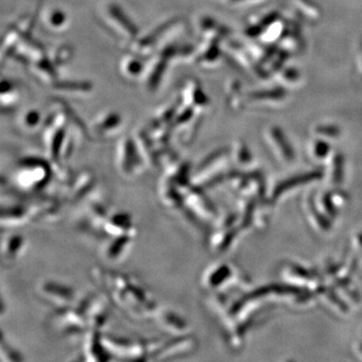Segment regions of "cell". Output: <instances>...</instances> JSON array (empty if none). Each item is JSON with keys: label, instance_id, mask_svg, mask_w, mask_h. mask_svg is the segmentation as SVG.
<instances>
[{"label": "cell", "instance_id": "8", "mask_svg": "<svg viewBox=\"0 0 362 362\" xmlns=\"http://www.w3.org/2000/svg\"><path fill=\"white\" fill-rule=\"evenodd\" d=\"M137 228L133 221L132 216L127 211H119L109 214L102 228V239L108 238L130 235L136 238Z\"/></svg>", "mask_w": 362, "mask_h": 362}, {"label": "cell", "instance_id": "7", "mask_svg": "<svg viewBox=\"0 0 362 362\" xmlns=\"http://www.w3.org/2000/svg\"><path fill=\"white\" fill-rule=\"evenodd\" d=\"M97 189V177L90 171L85 170L77 175L71 176L66 185V202L70 204H81L92 199L90 195Z\"/></svg>", "mask_w": 362, "mask_h": 362}, {"label": "cell", "instance_id": "3", "mask_svg": "<svg viewBox=\"0 0 362 362\" xmlns=\"http://www.w3.org/2000/svg\"><path fill=\"white\" fill-rule=\"evenodd\" d=\"M49 322L52 328L64 337H80L90 330L87 318L77 304L66 308L54 309Z\"/></svg>", "mask_w": 362, "mask_h": 362}, {"label": "cell", "instance_id": "4", "mask_svg": "<svg viewBox=\"0 0 362 362\" xmlns=\"http://www.w3.org/2000/svg\"><path fill=\"white\" fill-rule=\"evenodd\" d=\"M146 165V161L137 143L129 138H124L119 142L117 148V168L124 178H137L144 173Z\"/></svg>", "mask_w": 362, "mask_h": 362}, {"label": "cell", "instance_id": "12", "mask_svg": "<svg viewBox=\"0 0 362 362\" xmlns=\"http://www.w3.org/2000/svg\"><path fill=\"white\" fill-rule=\"evenodd\" d=\"M134 240L135 238L130 235L108 238L102 247L104 259L110 263L122 262L129 255L130 250L134 244Z\"/></svg>", "mask_w": 362, "mask_h": 362}, {"label": "cell", "instance_id": "15", "mask_svg": "<svg viewBox=\"0 0 362 362\" xmlns=\"http://www.w3.org/2000/svg\"><path fill=\"white\" fill-rule=\"evenodd\" d=\"M1 361L8 362H18L23 361V356L18 349H14L13 345L6 341V337H1Z\"/></svg>", "mask_w": 362, "mask_h": 362}, {"label": "cell", "instance_id": "11", "mask_svg": "<svg viewBox=\"0 0 362 362\" xmlns=\"http://www.w3.org/2000/svg\"><path fill=\"white\" fill-rule=\"evenodd\" d=\"M157 325L169 337H180L189 334V325L185 317L171 309L159 307L153 319Z\"/></svg>", "mask_w": 362, "mask_h": 362}, {"label": "cell", "instance_id": "1", "mask_svg": "<svg viewBox=\"0 0 362 362\" xmlns=\"http://www.w3.org/2000/svg\"><path fill=\"white\" fill-rule=\"evenodd\" d=\"M92 277L112 303L130 319L142 321L156 317L158 304L135 278L100 268L92 271Z\"/></svg>", "mask_w": 362, "mask_h": 362}, {"label": "cell", "instance_id": "14", "mask_svg": "<svg viewBox=\"0 0 362 362\" xmlns=\"http://www.w3.org/2000/svg\"><path fill=\"white\" fill-rule=\"evenodd\" d=\"M287 99V95L283 90H257L250 95V102L258 103L263 106H281Z\"/></svg>", "mask_w": 362, "mask_h": 362}, {"label": "cell", "instance_id": "5", "mask_svg": "<svg viewBox=\"0 0 362 362\" xmlns=\"http://www.w3.org/2000/svg\"><path fill=\"white\" fill-rule=\"evenodd\" d=\"M40 299L54 309L66 308L77 303V292L71 286L54 280H45L37 287Z\"/></svg>", "mask_w": 362, "mask_h": 362}, {"label": "cell", "instance_id": "9", "mask_svg": "<svg viewBox=\"0 0 362 362\" xmlns=\"http://www.w3.org/2000/svg\"><path fill=\"white\" fill-rule=\"evenodd\" d=\"M33 223L30 204L23 202H2L1 228L6 230L23 228Z\"/></svg>", "mask_w": 362, "mask_h": 362}, {"label": "cell", "instance_id": "2", "mask_svg": "<svg viewBox=\"0 0 362 362\" xmlns=\"http://www.w3.org/2000/svg\"><path fill=\"white\" fill-rule=\"evenodd\" d=\"M57 176L51 161L37 157H28L18 163L13 173V183L25 194H40L51 185Z\"/></svg>", "mask_w": 362, "mask_h": 362}, {"label": "cell", "instance_id": "10", "mask_svg": "<svg viewBox=\"0 0 362 362\" xmlns=\"http://www.w3.org/2000/svg\"><path fill=\"white\" fill-rule=\"evenodd\" d=\"M81 356H83L82 361H109L114 359L105 345L101 330H89L86 333Z\"/></svg>", "mask_w": 362, "mask_h": 362}, {"label": "cell", "instance_id": "16", "mask_svg": "<svg viewBox=\"0 0 362 362\" xmlns=\"http://www.w3.org/2000/svg\"><path fill=\"white\" fill-rule=\"evenodd\" d=\"M277 78L283 85L291 87L299 85L301 82V74L294 68L283 69L282 71L278 74Z\"/></svg>", "mask_w": 362, "mask_h": 362}, {"label": "cell", "instance_id": "6", "mask_svg": "<svg viewBox=\"0 0 362 362\" xmlns=\"http://www.w3.org/2000/svg\"><path fill=\"white\" fill-rule=\"evenodd\" d=\"M195 346V340L189 334L170 337L168 340H161L150 356L149 361H160L180 358L194 351Z\"/></svg>", "mask_w": 362, "mask_h": 362}, {"label": "cell", "instance_id": "13", "mask_svg": "<svg viewBox=\"0 0 362 362\" xmlns=\"http://www.w3.org/2000/svg\"><path fill=\"white\" fill-rule=\"evenodd\" d=\"M28 240L21 233H11L2 240V258L7 263H13L25 254Z\"/></svg>", "mask_w": 362, "mask_h": 362}]
</instances>
